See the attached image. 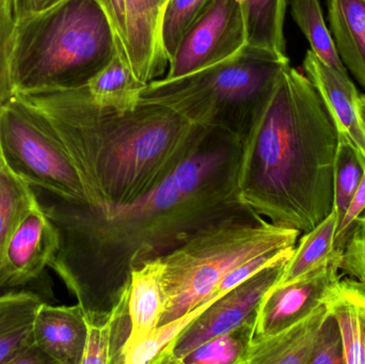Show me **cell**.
I'll return each instance as SVG.
<instances>
[{
	"instance_id": "obj_21",
	"label": "cell",
	"mask_w": 365,
	"mask_h": 364,
	"mask_svg": "<svg viewBox=\"0 0 365 364\" xmlns=\"http://www.w3.org/2000/svg\"><path fill=\"white\" fill-rule=\"evenodd\" d=\"M336 209L309 232L304 233L293 256L283 269L282 275L274 286H284L295 281L309 271L321 266L334 256V239L339 226Z\"/></svg>"
},
{
	"instance_id": "obj_31",
	"label": "cell",
	"mask_w": 365,
	"mask_h": 364,
	"mask_svg": "<svg viewBox=\"0 0 365 364\" xmlns=\"http://www.w3.org/2000/svg\"><path fill=\"white\" fill-rule=\"evenodd\" d=\"M310 364H345L342 335L330 314L319 329Z\"/></svg>"
},
{
	"instance_id": "obj_27",
	"label": "cell",
	"mask_w": 365,
	"mask_h": 364,
	"mask_svg": "<svg viewBox=\"0 0 365 364\" xmlns=\"http://www.w3.org/2000/svg\"><path fill=\"white\" fill-rule=\"evenodd\" d=\"M215 0H169L162 23V40L169 61L188 30L207 12Z\"/></svg>"
},
{
	"instance_id": "obj_10",
	"label": "cell",
	"mask_w": 365,
	"mask_h": 364,
	"mask_svg": "<svg viewBox=\"0 0 365 364\" xmlns=\"http://www.w3.org/2000/svg\"><path fill=\"white\" fill-rule=\"evenodd\" d=\"M59 248V234L38 198L17 218L0 261V290L21 288L40 279Z\"/></svg>"
},
{
	"instance_id": "obj_25",
	"label": "cell",
	"mask_w": 365,
	"mask_h": 364,
	"mask_svg": "<svg viewBox=\"0 0 365 364\" xmlns=\"http://www.w3.org/2000/svg\"><path fill=\"white\" fill-rule=\"evenodd\" d=\"M255 316L189 353L182 364H242L253 339Z\"/></svg>"
},
{
	"instance_id": "obj_35",
	"label": "cell",
	"mask_w": 365,
	"mask_h": 364,
	"mask_svg": "<svg viewBox=\"0 0 365 364\" xmlns=\"http://www.w3.org/2000/svg\"><path fill=\"white\" fill-rule=\"evenodd\" d=\"M16 21L38 14L58 6L66 0H12Z\"/></svg>"
},
{
	"instance_id": "obj_4",
	"label": "cell",
	"mask_w": 365,
	"mask_h": 364,
	"mask_svg": "<svg viewBox=\"0 0 365 364\" xmlns=\"http://www.w3.org/2000/svg\"><path fill=\"white\" fill-rule=\"evenodd\" d=\"M118 51L100 0H66L16 21L11 57L14 94L81 89Z\"/></svg>"
},
{
	"instance_id": "obj_2",
	"label": "cell",
	"mask_w": 365,
	"mask_h": 364,
	"mask_svg": "<svg viewBox=\"0 0 365 364\" xmlns=\"http://www.w3.org/2000/svg\"><path fill=\"white\" fill-rule=\"evenodd\" d=\"M21 96L48 120L88 205L98 209L128 204L160 186L195 151L206 128L153 103L103 106L87 87Z\"/></svg>"
},
{
	"instance_id": "obj_9",
	"label": "cell",
	"mask_w": 365,
	"mask_h": 364,
	"mask_svg": "<svg viewBox=\"0 0 365 364\" xmlns=\"http://www.w3.org/2000/svg\"><path fill=\"white\" fill-rule=\"evenodd\" d=\"M246 46L242 0H215L182 38L164 77L191 74L237 55Z\"/></svg>"
},
{
	"instance_id": "obj_38",
	"label": "cell",
	"mask_w": 365,
	"mask_h": 364,
	"mask_svg": "<svg viewBox=\"0 0 365 364\" xmlns=\"http://www.w3.org/2000/svg\"><path fill=\"white\" fill-rule=\"evenodd\" d=\"M359 111L365 128V95H361L359 98Z\"/></svg>"
},
{
	"instance_id": "obj_30",
	"label": "cell",
	"mask_w": 365,
	"mask_h": 364,
	"mask_svg": "<svg viewBox=\"0 0 365 364\" xmlns=\"http://www.w3.org/2000/svg\"><path fill=\"white\" fill-rule=\"evenodd\" d=\"M296 246L293 247L285 248V249L277 250V251H270L267 254H262V256H257L252 260L247 261L244 264L240 265L236 267L231 273L227 274L218 284H217L215 290L212 291L210 298L214 297L225 296L230 291L235 288L238 284L248 280L249 278L253 277L257 275L259 271L276 263L281 262V261L289 260L293 256L294 250Z\"/></svg>"
},
{
	"instance_id": "obj_28",
	"label": "cell",
	"mask_w": 365,
	"mask_h": 364,
	"mask_svg": "<svg viewBox=\"0 0 365 364\" xmlns=\"http://www.w3.org/2000/svg\"><path fill=\"white\" fill-rule=\"evenodd\" d=\"M364 172V166L358 152L344 137L340 136L334 175V209L338 212L339 219H342L344 216L361 182Z\"/></svg>"
},
{
	"instance_id": "obj_12",
	"label": "cell",
	"mask_w": 365,
	"mask_h": 364,
	"mask_svg": "<svg viewBox=\"0 0 365 364\" xmlns=\"http://www.w3.org/2000/svg\"><path fill=\"white\" fill-rule=\"evenodd\" d=\"M169 0H125L128 60L141 83L162 78L169 66L162 40V23Z\"/></svg>"
},
{
	"instance_id": "obj_6",
	"label": "cell",
	"mask_w": 365,
	"mask_h": 364,
	"mask_svg": "<svg viewBox=\"0 0 365 364\" xmlns=\"http://www.w3.org/2000/svg\"><path fill=\"white\" fill-rule=\"evenodd\" d=\"M302 232L277 226L249 207L223 218L160 256L166 324L210 301L232 271L262 254L297 245Z\"/></svg>"
},
{
	"instance_id": "obj_37",
	"label": "cell",
	"mask_w": 365,
	"mask_h": 364,
	"mask_svg": "<svg viewBox=\"0 0 365 364\" xmlns=\"http://www.w3.org/2000/svg\"><path fill=\"white\" fill-rule=\"evenodd\" d=\"M361 333H362V345H364V352L365 357V306L362 308L361 312Z\"/></svg>"
},
{
	"instance_id": "obj_24",
	"label": "cell",
	"mask_w": 365,
	"mask_h": 364,
	"mask_svg": "<svg viewBox=\"0 0 365 364\" xmlns=\"http://www.w3.org/2000/svg\"><path fill=\"white\" fill-rule=\"evenodd\" d=\"M291 14L307 40L311 51L328 66L346 72L331 33L324 21L319 0H289Z\"/></svg>"
},
{
	"instance_id": "obj_33",
	"label": "cell",
	"mask_w": 365,
	"mask_h": 364,
	"mask_svg": "<svg viewBox=\"0 0 365 364\" xmlns=\"http://www.w3.org/2000/svg\"><path fill=\"white\" fill-rule=\"evenodd\" d=\"M365 213V167L364 177L360 182L358 189L356 190L346 212L342 219L339 222L338 230H336V239H334V250L341 252L344 247L349 234L353 231L356 222Z\"/></svg>"
},
{
	"instance_id": "obj_20",
	"label": "cell",
	"mask_w": 365,
	"mask_h": 364,
	"mask_svg": "<svg viewBox=\"0 0 365 364\" xmlns=\"http://www.w3.org/2000/svg\"><path fill=\"white\" fill-rule=\"evenodd\" d=\"M289 0H242L247 45L287 56L284 21Z\"/></svg>"
},
{
	"instance_id": "obj_41",
	"label": "cell",
	"mask_w": 365,
	"mask_h": 364,
	"mask_svg": "<svg viewBox=\"0 0 365 364\" xmlns=\"http://www.w3.org/2000/svg\"><path fill=\"white\" fill-rule=\"evenodd\" d=\"M365 214V213H364Z\"/></svg>"
},
{
	"instance_id": "obj_22",
	"label": "cell",
	"mask_w": 365,
	"mask_h": 364,
	"mask_svg": "<svg viewBox=\"0 0 365 364\" xmlns=\"http://www.w3.org/2000/svg\"><path fill=\"white\" fill-rule=\"evenodd\" d=\"M135 76L125 58L118 51L86 87L94 102L103 106L128 108L139 103V93L145 88Z\"/></svg>"
},
{
	"instance_id": "obj_19",
	"label": "cell",
	"mask_w": 365,
	"mask_h": 364,
	"mask_svg": "<svg viewBox=\"0 0 365 364\" xmlns=\"http://www.w3.org/2000/svg\"><path fill=\"white\" fill-rule=\"evenodd\" d=\"M325 303L342 335L345 364H365L361 333L364 282L356 279L340 280Z\"/></svg>"
},
{
	"instance_id": "obj_29",
	"label": "cell",
	"mask_w": 365,
	"mask_h": 364,
	"mask_svg": "<svg viewBox=\"0 0 365 364\" xmlns=\"http://www.w3.org/2000/svg\"><path fill=\"white\" fill-rule=\"evenodd\" d=\"M15 27L16 19L12 0H0V105L14 95L11 57Z\"/></svg>"
},
{
	"instance_id": "obj_23",
	"label": "cell",
	"mask_w": 365,
	"mask_h": 364,
	"mask_svg": "<svg viewBox=\"0 0 365 364\" xmlns=\"http://www.w3.org/2000/svg\"><path fill=\"white\" fill-rule=\"evenodd\" d=\"M218 298L220 297H214L184 316L160 325L143 339L135 343L126 344L122 348L119 364H153L155 359L175 341L182 331Z\"/></svg>"
},
{
	"instance_id": "obj_8",
	"label": "cell",
	"mask_w": 365,
	"mask_h": 364,
	"mask_svg": "<svg viewBox=\"0 0 365 364\" xmlns=\"http://www.w3.org/2000/svg\"><path fill=\"white\" fill-rule=\"evenodd\" d=\"M289 260L281 261L249 278L217 299L197 316L153 364H182L189 353L212 338L233 331L253 318L261 299L278 281Z\"/></svg>"
},
{
	"instance_id": "obj_26",
	"label": "cell",
	"mask_w": 365,
	"mask_h": 364,
	"mask_svg": "<svg viewBox=\"0 0 365 364\" xmlns=\"http://www.w3.org/2000/svg\"><path fill=\"white\" fill-rule=\"evenodd\" d=\"M36 198L34 187L0 160V261L9 234L24 209Z\"/></svg>"
},
{
	"instance_id": "obj_7",
	"label": "cell",
	"mask_w": 365,
	"mask_h": 364,
	"mask_svg": "<svg viewBox=\"0 0 365 364\" xmlns=\"http://www.w3.org/2000/svg\"><path fill=\"white\" fill-rule=\"evenodd\" d=\"M0 155L32 187L88 204L76 170L45 115L19 94L0 105Z\"/></svg>"
},
{
	"instance_id": "obj_40",
	"label": "cell",
	"mask_w": 365,
	"mask_h": 364,
	"mask_svg": "<svg viewBox=\"0 0 365 364\" xmlns=\"http://www.w3.org/2000/svg\"><path fill=\"white\" fill-rule=\"evenodd\" d=\"M0 291H1V290H0Z\"/></svg>"
},
{
	"instance_id": "obj_14",
	"label": "cell",
	"mask_w": 365,
	"mask_h": 364,
	"mask_svg": "<svg viewBox=\"0 0 365 364\" xmlns=\"http://www.w3.org/2000/svg\"><path fill=\"white\" fill-rule=\"evenodd\" d=\"M87 326L83 308L43 303L36 312L32 339L49 363L81 364Z\"/></svg>"
},
{
	"instance_id": "obj_39",
	"label": "cell",
	"mask_w": 365,
	"mask_h": 364,
	"mask_svg": "<svg viewBox=\"0 0 365 364\" xmlns=\"http://www.w3.org/2000/svg\"><path fill=\"white\" fill-rule=\"evenodd\" d=\"M0 160H1V155H0Z\"/></svg>"
},
{
	"instance_id": "obj_11",
	"label": "cell",
	"mask_w": 365,
	"mask_h": 364,
	"mask_svg": "<svg viewBox=\"0 0 365 364\" xmlns=\"http://www.w3.org/2000/svg\"><path fill=\"white\" fill-rule=\"evenodd\" d=\"M341 252L284 286H274L255 310L253 339L267 337L310 316L325 303L340 281Z\"/></svg>"
},
{
	"instance_id": "obj_18",
	"label": "cell",
	"mask_w": 365,
	"mask_h": 364,
	"mask_svg": "<svg viewBox=\"0 0 365 364\" xmlns=\"http://www.w3.org/2000/svg\"><path fill=\"white\" fill-rule=\"evenodd\" d=\"M44 303L34 291L0 293V364H10L15 355L34 342L36 312Z\"/></svg>"
},
{
	"instance_id": "obj_17",
	"label": "cell",
	"mask_w": 365,
	"mask_h": 364,
	"mask_svg": "<svg viewBox=\"0 0 365 364\" xmlns=\"http://www.w3.org/2000/svg\"><path fill=\"white\" fill-rule=\"evenodd\" d=\"M328 19L343 64L365 89V0H328Z\"/></svg>"
},
{
	"instance_id": "obj_1",
	"label": "cell",
	"mask_w": 365,
	"mask_h": 364,
	"mask_svg": "<svg viewBox=\"0 0 365 364\" xmlns=\"http://www.w3.org/2000/svg\"><path fill=\"white\" fill-rule=\"evenodd\" d=\"M240 136L206 126L195 151L160 186L128 204L98 209L56 198L44 205L59 248L49 264L85 313L104 318L130 274L244 209L238 198Z\"/></svg>"
},
{
	"instance_id": "obj_13",
	"label": "cell",
	"mask_w": 365,
	"mask_h": 364,
	"mask_svg": "<svg viewBox=\"0 0 365 364\" xmlns=\"http://www.w3.org/2000/svg\"><path fill=\"white\" fill-rule=\"evenodd\" d=\"M304 68L334 117L339 135L355 147L365 167V128L359 111L360 96L349 73L328 66L312 51L304 57Z\"/></svg>"
},
{
	"instance_id": "obj_34",
	"label": "cell",
	"mask_w": 365,
	"mask_h": 364,
	"mask_svg": "<svg viewBox=\"0 0 365 364\" xmlns=\"http://www.w3.org/2000/svg\"><path fill=\"white\" fill-rule=\"evenodd\" d=\"M100 1L113 26L118 51L125 58L128 63L125 0H100Z\"/></svg>"
},
{
	"instance_id": "obj_36",
	"label": "cell",
	"mask_w": 365,
	"mask_h": 364,
	"mask_svg": "<svg viewBox=\"0 0 365 364\" xmlns=\"http://www.w3.org/2000/svg\"><path fill=\"white\" fill-rule=\"evenodd\" d=\"M47 357L41 352L34 342L24 348L19 354L15 355L10 364H47Z\"/></svg>"
},
{
	"instance_id": "obj_32",
	"label": "cell",
	"mask_w": 365,
	"mask_h": 364,
	"mask_svg": "<svg viewBox=\"0 0 365 364\" xmlns=\"http://www.w3.org/2000/svg\"><path fill=\"white\" fill-rule=\"evenodd\" d=\"M340 271L365 284V214L356 222L341 250Z\"/></svg>"
},
{
	"instance_id": "obj_15",
	"label": "cell",
	"mask_w": 365,
	"mask_h": 364,
	"mask_svg": "<svg viewBox=\"0 0 365 364\" xmlns=\"http://www.w3.org/2000/svg\"><path fill=\"white\" fill-rule=\"evenodd\" d=\"M328 316L324 303L283 331L252 339L242 364H310L317 335Z\"/></svg>"
},
{
	"instance_id": "obj_16",
	"label": "cell",
	"mask_w": 365,
	"mask_h": 364,
	"mask_svg": "<svg viewBox=\"0 0 365 364\" xmlns=\"http://www.w3.org/2000/svg\"><path fill=\"white\" fill-rule=\"evenodd\" d=\"M163 275L164 263L160 256L130 274L128 301L130 333L124 345L143 339L160 326L165 310Z\"/></svg>"
},
{
	"instance_id": "obj_3",
	"label": "cell",
	"mask_w": 365,
	"mask_h": 364,
	"mask_svg": "<svg viewBox=\"0 0 365 364\" xmlns=\"http://www.w3.org/2000/svg\"><path fill=\"white\" fill-rule=\"evenodd\" d=\"M339 140L321 94L289 64L242 140L240 203L277 226L312 230L334 209Z\"/></svg>"
},
{
	"instance_id": "obj_5",
	"label": "cell",
	"mask_w": 365,
	"mask_h": 364,
	"mask_svg": "<svg viewBox=\"0 0 365 364\" xmlns=\"http://www.w3.org/2000/svg\"><path fill=\"white\" fill-rule=\"evenodd\" d=\"M289 66L287 56L247 45L237 55L197 72L150 81L139 102L163 105L190 123L225 128L244 140Z\"/></svg>"
}]
</instances>
